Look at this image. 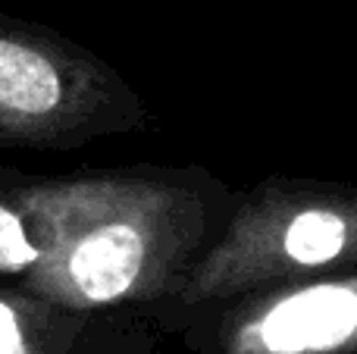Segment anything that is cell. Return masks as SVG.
Wrapping results in <instances>:
<instances>
[{"label": "cell", "mask_w": 357, "mask_h": 354, "mask_svg": "<svg viewBox=\"0 0 357 354\" xmlns=\"http://www.w3.org/2000/svg\"><path fill=\"white\" fill-rule=\"evenodd\" d=\"M357 351V276L295 286L260 301L229 326L226 354Z\"/></svg>", "instance_id": "277c9868"}, {"label": "cell", "mask_w": 357, "mask_h": 354, "mask_svg": "<svg viewBox=\"0 0 357 354\" xmlns=\"http://www.w3.org/2000/svg\"><path fill=\"white\" fill-rule=\"evenodd\" d=\"M345 261H357V198L276 194L251 201L235 217L185 295L191 301L222 298Z\"/></svg>", "instance_id": "7a4b0ae2"}, {"label": "cell", "mask_w": 357, "mask_h": 354, "mask_svg": "<svg viewBox=\"0 0 357 354\" xmlns=\"http://www.w3.org/2000/svg\"><path fill=\"white\" fill-rule=\"evenodd\" d=\"M38 261L31 232L16 198L0 201V273L25 276Z\"/></svg>", "instance_id": "5b68a950"}, {"label": "cell", "mask_w": 357, "mask_h": 354, "mask_svg": "<svg viewBox=\"0 0 357 354\" xmlns=\"http://www.w3.org/2000/svg\"><path fill=\"white\" fill-rule=\"evenodd\" d=\"M0 354H41L25 317L0 298Z\"/></svg>", "instance_id": "8992f818"}, {"label": "cell", "mask_w": 357, "mask_h": 354, "mask_svg": "<svg viewBox=\"0 0 357 354\" xmlns=\"http://www.w3.org/2000/svg\"><path fill=\"white\" fill-rule=\"evenodd\" d=\"M104 75L31 31L0 29V144L54 141L91 119Z\"/></svg>", "instance_id": "3957f363"}, {"label": "cell", "mask_w": 357, "mask_h": 354, "mask_svg": "<svg viewBox=\"0 0 357 354\" xmlns=\"http://www.w3.org/2000/svg\"><path fill=\"white\" fill-rule=\"evenodd\" d=\"M16 204L38 251L25 286L66 307L142 295L167 276L188 232V204L160 182H44L19 192Z\"/></svg>", "instance_id": "6da1fadb"}]
</instances>
